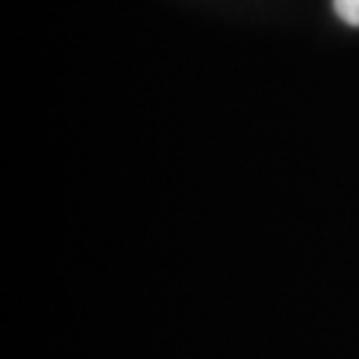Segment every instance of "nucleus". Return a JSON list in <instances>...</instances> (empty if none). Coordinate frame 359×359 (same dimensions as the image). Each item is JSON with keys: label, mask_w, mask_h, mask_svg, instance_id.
Instances as JSON below:
<instances>
[{"label": "nucleus", "mask_w": 359, "mask_h": 359, "mask_svg": "<svg viewBox=\"0 0 359 359\" xmlns=\"http://www.w3.org/2000/svg\"><path fill=\"white\" fill-rule=\"evenodd\" d=\"M333 8L341 22L359 27V0H333Z\"/></svg>", "instance_id": "nucleus-1"}]
</instances>
